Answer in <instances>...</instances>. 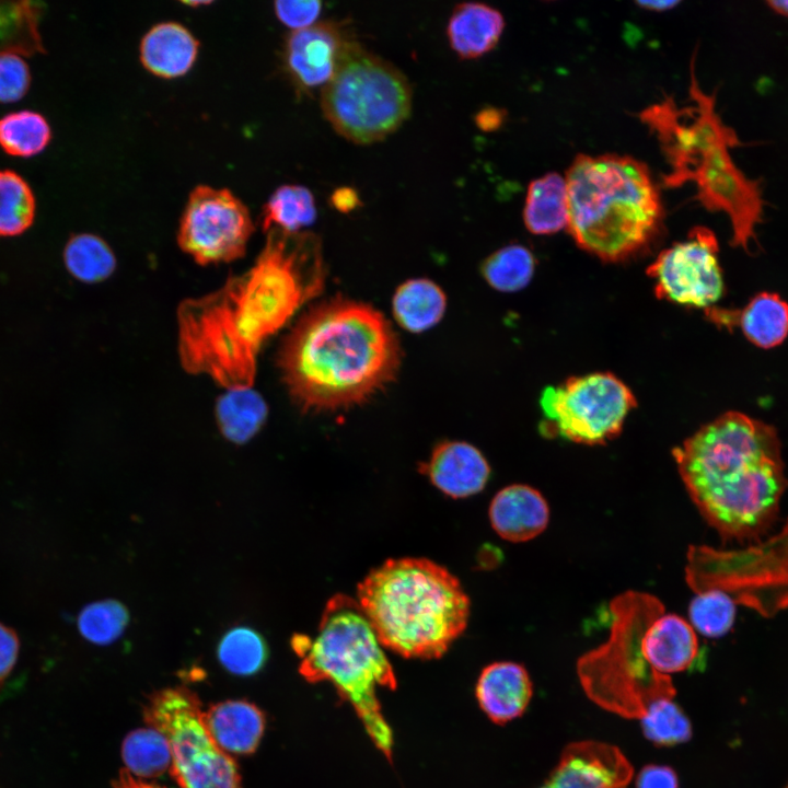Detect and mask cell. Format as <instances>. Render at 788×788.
<instances>
[{
    "label": "cell",
    "instance_id": "9c48e42d",
    "mask_svg": "<svg viewBox=\"0 0 788 788\" xmlns=\"http://www.w3.org/2000/svg\"><path fill=\"white\" fill-rule=\"evenodd\" d=\"M686 559L685 579L695 593L720 590L768 618L788 609V519L766 540L739 549L693 545Z\"/></svg>",
    "mask_w": 788,
    "mask_h": 788
},
{
    "label": "cell",
    "instance_id": "ffe728a7",
    "mask_svg": "<svg viewBox=\"0 0 788 788\" xmlns=\"http://www.w3.org/2000/svg\"><path fill=\"white\" fill-rule=\"evenodd\" d=\"M199 43L193 33L177 22H162L152 26L140 43V60L154 76L173 79L184 76L193 67Z\"/></svg>",
    "mask_w": 788,
    "mask_h": 788
},
{
    "label": "cell",
    "instance_id": "8d00e7d4",
    "mask_svg": "<svg viewBox=\"0 0 788 788\" xmlns=\"http://www.w3.org/2000/svg\"><path fill=\"white\" fill-rule=\"evenodd\" d=\"M640 722L645 737L656 745H675L692 737L690 719L672 699L651 704Z\"/></svg>",
    "mask_w": 788,
    "mask_h": 788
},
{
    "label": "cell",
    "instance_id": "9a60e30c",
    "mask_svg": "<svg viewBox=\"0 0 788 788\" xmlns=\"http://www.w3.org/2000/svg\"><path fill=\"white\" fill-rule=\"evenodd\" d=\"M633 774L631 764L617 746L584 740L563 750L538 788H626Z\"/></svg>",
    "mask_w": 788,
    "mask_h": 788
},
{
    "label": "cell",
    "instance_id": "e575fe53",
    "mask_svg": "<svg viewBox=\"0 0 788 788\" xmlns=\"http://www.w3.org/2000/svg\"><path fill=\"white\" fill-rule=\"evenodd\" d=\"M690 624L709 638L725 636L737 616L735 602L720 590H706L693 598L688 606Z\"/></svg>",
    "mask_w": 788,
    "mask_h": 788
},
{
    "label": "cell",
    "instance_id": "e0dca14e",
    "mask_svg": "<svg viewBox=\"0 0 788 788\" xmlns=\"http://www.w3.org/2000/svg\"><path fill=\"white\" fill-rule=\"evenodd\" d=\"M422 472L443 494L465 498L482 491L488 482L490 467L482 452L463 441L438 444Z\"/></svg>",
    "mask_w": 788,
    "mask_h": 788
},
{
    "label": "cell",
    "instance_id": "c3c4849f",
    "mask_svg": "<svg viewBox=\"0 0 788 788\" xmlns=\"http://www.w3.org/2000/svg\"><path fill=\"white\" fill-rule=\"evenodd\" d=\"M785 788H788V784H787V786H786Z\"/></svg>",
    "mask_w": 788,
    "mask_h": 788
},
{
    "label": "cell",
    "instance_id": "4dcf8cb0",
    "mask_svg": "<svg viewBox=\"0 0 788 788\" xmlns=\"http://www.w3.org/2000/svg\"><path fill=\"white\" fill-rule=\"evenodd\" d=\"M51 128L39 113L23 109L0 118V148L9 155L31 158L46 149Z\"/></svg>",
    "mask_w": 788,
    "mask_h": 788
},
{
    "label": "cell",
    "instance_id": "6da1fadb",
    "mask_svg": "<svg viewBox=\"0 0 788 788\" xmlns=\"http://www.w3.org/2000/svg\"><path fill=\"white\" fill-rule=\"evenodd\" d=\"M324 280L314 234L269 230L248 269L178 305L182 368L209 376L225 391L253 387L264 344L322 291Z\"/></svg>",
    "mask_w": 788,
    "mask_h": 788
},
{
    "label": "cell",
    "instance_id": "7a4b0ae2",
    "mask_svg": "<svg viewBox=\"0 0 788 788\" xmlns=\"http://www.w3.org/2000/svg\"><path fill=\"white\" fill-rule=\"evenodd\" d=\"M401 359L398 338L379 310L337 298L299 317L276 362L292 401L318 413L367 402L394 380Z\"/></svg>",
    "mask_w": 788,
    "mask_h": 788
},
{
    "label": "cell",
    "instance_id": "d590c367",
    "mask_svg": "<svg viewBox=\"0 0 788 788\" xmlns=\"http://www.w3.org/2000/svg\"><path fill=\"white\" fill-rule=\"evenodd\" d=\"M129 618V612L121 602L106 599L82 609L78 617V628L86 640L104 646L121 636Z\"/></svg>",
    "mask_w": 788,
    "mask_h": 788
},
{
    "label": "cell",
    "instance_id": "5bb4252c",
    "mask_svg": "<svg viewBox=\"0 0 788 788\" xmlns=\"http://www.w3.org/2000/svg\"><path fill=\"white\" fill-rule=\"evenodd\" d=\"M718 248L714 232L696 227L684 241L662 251L647 268L657 297L687 306L712 308L723 292Z\"/></svg>",
    "mask_w": 788,
    "mask_h": 788
},
{
    "label": "cell",
    "instance_id": "277c9868",
    "mask_svg": "<svg viewBox=\"0 0 788 788\" xmlns=\"http://www.w3.org/2000/svg\"><path fill=\"white\" fill-rule=\"evenodd\" d=\"M610 613L609 638L578 660V676L600 707L641 719L651 704L674 697L671 674L692 668L698 639L686 619L665 613L663 603L646 592L617 595Z\"/></svg>",
    "mask_w": 788,
    "mask_h": 788
},
{
    "label": "cell",
    "instance_id": "ee69618b",
    "mask_svg": "<svg viewBox=\"0 0 788 788\" xmlns=\"http://www.w3.org/2000/svg\"><path fill=\"white\" fill-rule=\"evenodd\" d=\"M476 123L479 128L484 130H491L498 127L499 123H501L499 111L494 108L482 111L476 117Z\"/></svg>",
    "mask_w": 788,
    "mask_h": 788
},
{
    "label": "cell",
    "instance_id": "ba28073f",
    "mask_svg": "<svg viewBox=\"0 0 788 788\" xmlns=\"http://www.w3.org/2000/svg\"><path fill=\"white\" fill-rule=\"evenodd\" d=\"M321 105L340 136L369 144L384 139L407 119L412 90L394 65L354 42L322 89Z\"/></svg>",
    "mask_w": 788,
    "mask_h": 788
},
{
    "label": "cell",
    "instance_id": "d6986e66",
    "mask_svg": "<svg viewBox=\"0 0 788 788\" xmlns=\"http://www.w3.org/2000/svg\"><path fill=\"white\" fill-rule=\"evenodd\" d=\"M533 694L528 671L515 662H495L483 669L476 697L490 720L503 725L520 717Z\"/></svg>",
    "mask_w": 788,
    "mask_h": 788
},
{
    "label": "cell",
    "instance_id": "d6a6232c",
    "mask_svg": "<svg viewBox=\"0 0 788 788\" xmlns=\"http://www.w3.org/2000/svg\"><path fill=\"white\" fill-rule=\"evenodd\" d=\"M36 213V199L30 184L12 170H0V236L25 232Z\"/></svg>",
    "mask_w": 788,
    "mask_h": 788
},
{
    "label": "cell",
    "instance_id": "52a82bcc",
    "mask_svg": "<svg viewBox=\"0 0 788 788\" xmlns=\"http://www.w3.org/2000/svg\"><path fill=\"white\" fill-rule=\"evenodd\" d=\"M292 649L299 672L310 683L329 682L361 720L375 746L392 756L393 733L378 698L379 688L394 690L396 677L383 646L358 601L332 596L314 638L296 635Z\"/></svg>",
    "mask_w": 788,
    "mask_h": 788
},
{
    "label": "cell",
    "instance_id": "bcb514c9",
    "mask_svg": "<svg viewBox=\"0 0 788 788\" xmlns=\"http://www.w3.org/2000/svg\"><path fill=\"white\" fill-rule=\"evenodd\" d=\"M766 3L776 13L788 18V0H772Z\"/></svg>",
    "mask_w": 788,
    "mask_h": 788
},
{
    "label": "cell",
    "instance_id": "7bdbcfd3",
    "mask_svg": "<svg viewBox=\"0 0 788 788\" xmlns=\"http://www.w3.org/2000/svg\"><path fill=\"white\" fill-rule=\"evenodd\" d=\"M113 788H165L131 775L126 768L121 769L113 781Z\"/></svg>",
    "mask_w": 788,
    "mask_h": 788
},
{
    "label": "cell",
    "instance_id": "836d02e7",
    "mask_svg": "<svg viewBox=\"0 0 788 788\" xmlns=\"http://www.w3.org/2000/svg\"><path fill=\"white\" fill-rule=\"evenodd\" d=\"M534 268L533 254L523 245L511 244L489 255L482 265V274L491 288L514 292L528 286Z\"/></svg>",
    "mask_w": 788,
    "mask_h": 788
},
{
    "label": "cell",
    "instance_id": "603a6c76",
    "mask_svg": "<svg viewBox=\"0 0 788 788\" xmlns=\"http://www.w3.org/2000/svg\"><path fill=\"white\" fill-rule=\"evenodd\" d=\"M503 28L505 20L497 9L480 2H463L453 9L447 35L459 57L473 59L490 51Z\"/></svg>",
    "mask_w": 788,
    "mask_h": 788
},
{
    "label": "cell",
    "instance_id": "b9f144b4",
    "mask_svg": "<svg viewBox=\"0 0 788 788\" xmlns=\"http://www.w3.org/2000/svg\"><path fill=\"white\" fill-rule=\"evenodd\" d=\"M331 201L333 207L341 212H349L356 209L360 204L358 193L350 187H340L336 189L331 196Z\"/></svg>",
    "mask_w": 788,
    "mask_h": 788
},
{
    "label": "cell",
    "instance_id": "8992f818",
    "mask_svg": "<svg viewBox=\"0 0 788 788\" xmlns=\"http://www.w3.org/2000/svg\"><path fill=\"white\" fill-rule=\"evenodd\" d=\"M565 178L567 229L586 252L619 262L641 252L658 235L663 207L642 162L614 153L579 154Z\"/></svg>",
    "mask_w": 788,
    "mask_h": 788
},
{
    "label": "cell",
    "instance_id": "5b68a950",
    "mask_svg": "<svg viewBox=\"0 0 788 788\" xmlns=\"http://www.w3.org/2000/svg\"><path fill=\"white\" fill-rule=\"evenodd\" d=\"M357 595L381 645L405 658H440L468 622L470 599L459 579L427 558L385 560Z\"/></svg>",
    "mask_w": 788,
    "mask_h": 788
},
{
    "label": "cell",
    "instance_id": "484cf974",
    "mask_svg": "<svg viewBox=\"0 0 788 788\" xmlns=\"http://www.w3.org/2000/svg\"><path fill=\"white\" fill-rule=\"evenodd\" d=\"M215 415L221 434L234 444H244L264 426L268 407L253 387L228 390L217 399Z\"/></svg>",
    "mask_w": 788,
    "mask_h": 788
},
{
    "label": "cell",
    "instance_id": "f546056e",
    "mask_svg": "<svg viewBox=\"0 0 788 788\" xmlns=\"http://www.w3.org/2000/svg\"><path fill=\"white\" fill-rule=\"evenodd\" d=\"M68 271L78 280L95 283L111 277L116 269V257L108 244L97 235H72L63 250Z\"/></svg>",
    "mask_w": 788,
    "mask_h": 788
},
{
    "label": "cell",
    "instance_id": "f6af8a7d",
    "mask_svg": "<svg viewBox=\"0 0 788 788\" xmlns=\"http://www.w3.org/2000/svg\"><path fill=\"white\" fill-rule=\"evenodd\" d=\"M637 4L642 9L650 11H665L679 4V1L657 0V1H638Z\"/></svg>",
    "mask_w": 788,
    "mask_h": 788
},
{
    "label": "cell",
    "instance_id": "3957f363",
    "mask_svg": "<svg viewBox=\"0 0 788 788\" xmlns=\"http://www.w3.org/2000/svg\"><path fill=\"white\" fill-rule=\"evenodd\" d=\"M686 491L728 541H760L775 524L788 488L774 427L739 412L706 424L674 448Z\"/></svg>",
    "mask_w": 788,
    "mask_h": 788
},
{
    "label": "cell",
    "instance_id": "ac0fdd59",
    "mask_svg": "<svg viewBox=\"0 0 788 788\" xmlns=\"http://www.w3.org/2000/svg\"><path fill=\"white\" fill-rule=\"evenodd\" d=\"M489 520L503 540L526 542L546 529L549 508L538 490L528 485L513 484L494 496L489 506Z\"/></svg>",
    "mask_w": 788,
    "mask_h": 788
},
{
    "label": "cell",
    "instance_id": "d4e9b609",
    "mask_svg": "<svg viewBox=\"0 0 788 788\" xmlns=\"http://www.w3.org/2000/svg\"><path fill=\"white\" fill-rule=\"evenodd\" d=\"M447 309L442 289L429 279H410L395 291L392 311L407 332L422 333L440 322Z\"/></svg>",
    "mask_w": 788,
    "mask_h": 788
},
{
    "label": "cell",
    "instance_id": "4fadbf2b",
    "mask_svg": "<svg viewBox=\"0 0 788 788\" xmlns=\"http://www.w3.org/2000/svg\"><path fill=\"white\" fill-rule=\"evenodd\" d=\"M253 231L248 208L231 190L199 185L187 199L177 243L199 265L230 263L245 254Z\"/></svg>",
    "mask_w": 788,
    "mask_h": 788
},
{
    "label": "cell",
    "instance_id": "74e56055",
    "mask_svg": "<svg viewBox=\"0 0 788 788\" xmlns=\"http://www.w3.org/2000/svg\"><path fill=\"white\" fill-rule=\"evenodd\" d=\"M31 80L30 67L22 56L0 53V103L20 101L27 93Z\"/></svg>",
    "mask_w": 788,
    "mask_h": 788
},
{
    "label": "cell",
    "instance_id": "cb8c5ba5",
    "mask_svg": "<svg viewBox=\"0 0 788 788\" xmlns=\"http://www.w3.org/2000/svg\"><path fill=\"white\" fill-rule=\"evenodd\" d=\"M523 219L533 234H552L568 225V193L565 176L547 173L529 185Z\"/></svg>",
    "mask_w": 788,
    "mask_h": 788
},
{
    "label": "cell",
    "instance_id": "7402d4cb",
    "mask_svg": "<svg viewBox=\"0 0 788 788\" xmlns=\"http://www.w3.org/2000/svg\"><path fill=\"white\" fill-rule=\"evenodd\" d=\"M208 731L228 754L253 753L263 737L265 717L260 709L245 700H225L204 711Z\"/></svg>",
    "mask_w": 788,
    "mask_h": 788
},
{
    "label": "cell",
    "instance_id": "1f68e13d",
    "mask_svg": "<svg viewBox=\"0 0 788 788\" xmlns=\"http://www.w3.org/2000/svg\"><path fill=\"white\" fill-rule=\"evenodd\" d=\"M221 665L232 674L252 675L260 671L268 658L264 637L248 626L227 630L217 648Z\"/></svg>",
    "mask_w": 788,
    "mask_h": 788
},
{
    "label": "cell",
    "instance_id": "83f0119b",
    "mask_svg": "<svg viewBox=\"0 0 788 788\" xmlns=\"http://www.w3.org/2000/svg\"><path fill=\"white\" fill-rule=\"evenodd\" d=\"M316 218L315 199L311 190L301 185L279 186L263 207L262 228L265 232L278 229L299 233Z\"/></svg>",
    "mask_w": 788,
    "mask_h": 788
},
{
    "label": "cell",
    "instance_id": "2e32d148",
    "mask_svg": "<svg viewBox=\"0 0 788 788\" xmlns=\"http://www.w3.org/2000/svg\"><path fill=\"white\" fill-rule=\"evenodd\" d=\"M352 43L333 22H320L292 31L285 49L287 69L299 88L323 89L334 77Z\"/></svg>",
    "mask_w": 788,
    "mask_h": 788
},
{
    "label": "cell",
    "instance_id": "4316f807",
    "mask_svg": "<svg viewBox=\"0 0 788 788\" xmlns=\"http://www.w3.org/2000/svg\"><path fill=\"white\" fill-rule=\"evenodd\" d=\"M43 5L33 1H0V53L44 54L38 31Z\"/></svg>",
    "mask_w": 788,
    "mask_h": 788
},
{
    "label": "cell",
    "instance_id": "8fae6325",
    "mask_svg": "<svg viewBox=\"0 0 788 788\" xmlns=\"http://www.w3.org/2000/svg\"><path fill=\"white\" fill-rule=\"evenodd\" d=\"M636 404L630 389L607 372L572 376L547 386L540 399L544 431L589 445L618 436Z\"/></svg>",
    "mask_w": 788,
    "mask_h": 788
},
{
    "label": "cell",
    "instance_id": "7c38bea8",
    "mask_svg": "<svg viewBox=\"0 0 788 788\" xmlns=\"http://www.w3.org/2000/svg\"><path fill=\"white\" fill-rule=\"evenodd\" d=\"M729 148V143H716L671 164L664 183L677 186L695 182L697 198L703 206L729 216L732 245L748 250L755 240V228L762 221L764 200L760 182L746 177L733 163Z\"/></svg>",
    "mask_w": 788,
    "mask_h": 788
},
{
    "label": "cell",
    "instance_id": "30bf717a",
    "mask_svg": "<svg viewBox=\"0 0 788 788\" xmlns=\"http://www.w3.org/2000/svg\"><path fill=\"white\" fill-rule=\"evenodd\" d=\"M143 717L147 726L167 739L170 770L179 788H241L237 764L208 731L194 691L176 686L154 693Z\"/></svg>",
    "mask_w": 788,
    "mask_h": 788
},
{
    "label": "cell",
    "instance_id": "f35d334b",
    "mask_svg": "<svg viewBox=\"0 0 788 788\" xmlns=\"http://www.w3.org/2000/svg\"><path fill=\"white\" fill-rule=\"evenodd\" d=\"M274 9L282 24L298 31L314 24L321 14L322 2L318 0H279L274 3Z\"/></svg>",
    "mask_w": 788,
    "mask_h": 788
},
{
    "label": "cell",
    "instance_id": "44dd1931",
    "mask_svg": "<svg viewBox=\"0 0 788 788\" xmlns=\"http://www.w3.org/2000/svg\"><path fill=\"white\" fill-rule=\"evenodd\" d=\"M708 317L717 324H737L745 337L761 348H773L788 335V303L779 296L762 292L742 310L706 309Z\"/></svg>",
    "mask_w": 788,
    "mask_h": 788
},
{
    "label": "cell",
    "instance_id": "60d3db41",
    "mask_svg": "<svg viewBox=\"0 0 788 788\" xmlns=\"http://www.w3.org/2000/svg\"><path fill=\"white\" fill-rule=\"evenodd\" d=\"M636 788H679V780L671 767L648 764L640 769Z\"/></svg>",
    "mask_w": 788,
    "mask_h": 788
},
{
    "label": "cell",
    "instance_id": "7dc6e473",
    "mask_svg": "<svg viewBox=\"0 0 788 788\" xmlns=\"http://www.w3.org/2000/svg\"><path fill=\"white\" fill-rule=\"evenodd\" d=\"M183 4L189 5V7H199V5H208L211 3V1H183Z\"/></svg>",
    "mask_w": 788,
    "mask_h": 788
},
{
    "label": "cell",
    "instance_id": "ab89813d",
    "mask_svg": "<svg viewBox=\"0 0 788 788\" xmlns=\"http://www.w3.org/2000/svg\"><path fill=\"white\" fill-rule=\"evenodd\" d=\"M20 652V639L14 629L0 623V690L13 671Z\"/></svg>",
    "mask_w": 788,
    "mask_h": 788
},
{
    "label": "cell",
    "instance_id": "f1b7e54d",
    "mask_svg": "<svg viewBox=\"0 0 788 788\" xmlns=\"http://www.w3.org/2000/svg\"><path fill=\"white\" fill-rule=\"evenodd\" d=\"M121 757L126 769L142 780L160 776L172 766L167 739L149 726L126 735L121 744Z\"/></svg>",
    "mask_w": 788,
    "mask_h": 788
}]
</instances>
